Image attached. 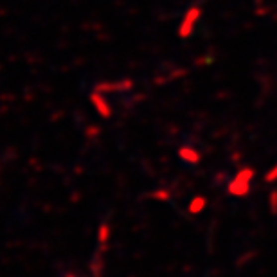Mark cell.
<instances>
[{"mask_svg":"<svg viewBox=\"0 0 277 277\" xmlns=\"http://www.w3.org/2000/svg\"><path fill=\"white\" fill-rule=\"evenodd\" d=\"M265 180H267L268 184H272V182H277V164L274 166L270 171H268L267 175H265Z\"/></svg>","mask_w":277,"mask_h":277,"instance_id":"obj_3","label":"cell"},{"mask_svg":"<svg viewBox=\"0 0 277 277\" xmlns=\"http://www.w3.org/2000/svg\"><path fill=\"white\" fill-rule=\"evenodd\" d=\"M254 179V169L243 168L238 171L234 180L229 184V193L232 196H247L250 193V180Z\"/></svg>","mask_w":277,"mask_h":277,"instance_id":"obj_1","label":"cell"},{"mask_svg":"<svg viewBox=\"0 0 277 277\" xmlns=\"http://www.w3.org/2000/svg\"><path fill=\"white\" fill-rule=\"evenodd\" d=\"M203 205H205V200H203V198H196V200L191 203V211H194V212L202 211Z\"/></svg>","mask_w":277,"mask_h":277,"instance_id":"obj_4","label":"cell"},{"mask_svg":"<svg viewBox=\"0 0 277 277\" xmlns=\"http://www.w3.org/2000/svg\"><path fill=\"white\" fill-rule=\"evenodd\" d=\"M268 205H270V211H272L274 214H277V189L272 191L270 196H268Z\"/></svg>","mask_w":277,"mask_h":277,"instance_id":"obj_2","label":"cell"}]
</instances>
